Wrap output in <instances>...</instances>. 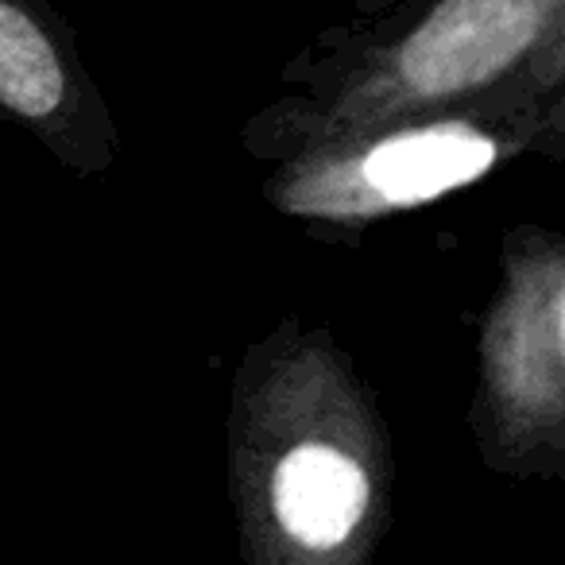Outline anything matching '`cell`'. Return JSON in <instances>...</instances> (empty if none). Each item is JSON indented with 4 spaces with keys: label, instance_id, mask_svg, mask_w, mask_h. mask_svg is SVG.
<instances>
[{
    "label": "cell",
    "instance_id": "cell-1",
    "mask_svg": "<svg viewBox=\"0 0 565 565\" xmlns=\"http://www.w3.org/2000/svg\"><path fill=\"white\" fill-rule=\"evenodd\" d=\"M550 0H441L399 55L415 94H461L503 74L542 32Z\"/></svg>",
    "mask_w": 565,
    "mask_h": 565
},
{
    "label": "cell",
    "instance_id": "cell-2",
    "mask_svg": "<svg viewBox=\"0 0 565 565\" xmlns=\"http://www.w3.org/2000/svg\"><path fill=\"white\" fill-rule=\"evenodd\" d=\"M369 500L364 472L330 446H302L279 465L275 511L279 523L307 546L349 539Z\"/></svg>",
    "mask_w": 565,
    "mask_h": 565
},
{
    "label": "cell",
    "instance_id": "cell-3",
    "mask_svg": "<svg viewBox=\"0 0 565 565\" xmlns=\"http://www.w3.org/2000/svg\"><path fill=\"white\" fill-rule=\"evenodd\" d=\"M495 143L465 125L423 128L395 136L364 159V179L387 202H426L480 179L492 167Z\"/></svg>",
    "mask_w": 565,
    "mask_h": 565
},
{
    "label": "cell",
    "instance_id": "cell-4",
    "mask_svg": "<svg viewBox=\"0 0 565 565\" xmlns=\"http://www.w3.org/2000/svg\"><path fill=\"white\" fill-rule=\"evenodd\" d=\"M63 89V66L40 24L0 0V102L20 117H47Z\"/></svg>",
    "mask_w": 565,
    "mask_h": 565
},
{
    "label": "cell",
    "instance_id": "cell-5",
    "mask_svg": "<svg viewBox=\"0 0 565 565\" xmlns=\"http://www.w3.org/2000/svg\"><path fill=\"white\" fill-rule=\"evenodd\" d=\"M546 287L523 299V315H515V333L508 345V384L526 403H554L562 376V282L557 267H550Z\"/></svg>",
    "mask_w": 565,
    "mask_h": 565
}]
</instances>
